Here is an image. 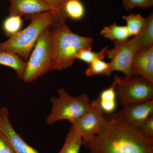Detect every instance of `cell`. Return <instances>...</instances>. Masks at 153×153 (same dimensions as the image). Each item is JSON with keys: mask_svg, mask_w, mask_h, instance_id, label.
Segmentation results:
<instances>
[{"mask_svg": "<svg viewBox=\"0 0 153 153\" xmlns=\"http://www.w3.org/2000/svg\"><path fill=\"white\" fill-rule=\"evenodd\" d=\"M83 140L76 128L71 125L63 147L58 153H79Z\"/></svg>", "mask_w": 153, "mask_h": 153, "instance_id": "cell-15", "label": "cell"}, {"mask_svg": "<svg viewBox=\"0 0 153 153\" xmlns=\"http://www.w3.org/2000/svg\"><path fill=\"white\" fill-rule=\"evenodd\" d=\"M112 83L116 98L123 106L153 100V84L139 74L115 75Z\"/></svg>", "mask_w": 153, "mask_h": 153, "instance_id": "cell-6", "label": "cell"}, {"mask_svg": "<svg viewBox=\"0 0 153 153\" xmlns=\"http://www.w3.org/2000/svg\"><path fill=\"white\" fill-rule=\"evenodd\" d=\"M100 131L82 142L88 153H153V142L117 113L104 114Z\"/></svg>", "mask_w": 153, "mask_h": 153, "instance_id": "cell-1", "label": "cell"}, {"mask_svg": "<svg viewBox=\"0 0 153 153\" xmlns=\"http://www.w3.org/2000/svg\"><path fill=\"white\" fill-rule=\"evenodd\" d=\"M0 131L8 139L16 153H39L17 134L10 122L8 110L5 107L0 110Z\"/></svg>", "mask_w": 153, "mask_h": 153, "instance_id": "cell-10", "label": "cell"}, {"mask_svg": "<svg viewBox=\"0 0 153 153\" xmlns=\"http://www.w3.org/2000/svg\"><path fill=\"white\" fill-rule=\"evenodd\" d=\"M100 106L103 112L107 113H112L116 108V101H104L100 100Z\"/></svg>", "mask_w": 153, "mask_h": 153, "instance_id": "cell-27", "label": "cell"}, {"mask_svg": "<svg viewBox=\"0 0 153 153\" xmlns=\"http://www.w3.org/2000/svg\"><path fill=\"white\" fill-rule=\"evenodd\" d=\"M23 21L21 16H10L3 23V29L7 36H11L18 33Z\"/></svg>", "mask_w": 153, "mask_h": 153, "instance_id": "cell-21", "label": "cell"}, {"mask_svg": "<svg viewBox=\"0 0 153 153\" xmlns=\"http://www.w3.org/2000/svg\"><path fill=\"white\" fill-rule=\"evenodd\" d=\"M0 153H16L10 141L0 131Z\"/></svg>", "mask_w": 153, "mask_h": 153, "instance_id": "cell-24", "label": "cell"}, {"mask_svg": "<svg viewBox=\"0 0 153 153\" xmlns=\"http://www.w3.org/2000/svg\"><path fill=\"white\" fill-rule=\"evenodd\" d=\"M86 76H94L96 75L110 76V63H107L102 60L98 59L89 64L88 68L85 71Z\"/></svg>", "mask_w": 153, "mask_h": 153, "instance_id": "cell-20", "label": "cell"}, {"mask_svg": "<svg viewBox=\"0 0 153 153\" xmlns=\"http://www.w3.org/2000/svg\"><path fill=\"white\" fill-rule=\"evenodd\" d=\"M131 73L142 76L153 85V46L137 52L132 62Z\"/></svg>", "mask_w": 153, "mask_h": 153, "instance_id": "cell-12", "label": "cell"}, {"mask_svg": "<svg viewBox=\"0 0 153 153\" xmlns=\"http://www.w3.org/2000/svg\"><path fill=\"white\" fill-rule=\"evenodd\" d=\"M44 1L50 7L53 8L55 10L66 17L64 13V7L66 2L68 0H44Z\"/></svg>", "mask_w": 153, "mask_h": 153, "instance_id": "cell-26", "label": "cell"}, {"mask_svg": "<svg viewBox=\"0 0 153 153\" xmlns=\"http://www.w3.org/2000/svg\"><path fill=\"white\" fill-rule=\"evenodd\" d=\"M52 35L53 70L68 68L74 63V56L84 48L91 47L93 38L83 37L72 32L66 20L56 21L51 26Z\"/></svg>", "mask_w": 153, "mask_h": 153, "instance_id": "cell-3", "label": "cell"}, {"mask_svg": "<svg viewBox=\"0 0 153 153\" xmlns=\"http://www.w3.org/2000/svg\"><path fill=\"white\" fill-rule=\"evenodd\" d=\"M51 26L47 27L41 33L30 54L22 79L25 82H33L53 70Z\"/></svg>", "mask_w": 153, "mask_h": 153, "instance_id": "cell-5", "label": "cell"}, {"mask_svg": "<svg viewBox=\"0 0 153 153\" xmlns=\"http://www.w3.org/2000/svg\"><path fill=\"white\" fill-rule=\"evenodd\" d=\"M66 17L54 10L48 11L30 17L31 23L25 30L0 43V52H9L28 61L38 38L45 29L59 20Z\"/></svg>", "mask_w": 153, "mask_h": 153, "instance_id": "cell-2", "label": "cell"}, {"mask_svg": "<svg viewBox=\"0 0 153 153\" xmlns=\"http://www.w3.org/2000/svg\"><path fill=\"white\" fill-rule=\"evenodd\" d=\"M114 48L109 49L106 55V57L111 60L110 62L111 73L114 71H119L125 76H131L132 62L138 52L136 38L134 36L129 40L114 41Z\"/></svg>", "mask_w": 153, "mask_h": 153, "instance_id": "cell-7", "label": "cell"}, {"mask_svg": "<svg viewBox=\"0 0 153 153\" xmlns=\"http://www.w3.org/2000/svg\"><path fill=\"white\" fill-rule=\"evenodd\" d=\"M138 46V52L149 49L153 45V13L147 19L140 33L135 36Z\"/></svg>", "mask_w": 153, "mask_h": 153, "instance_id": "cell-13", "label": "cell"}, {"mask_svg": "<svg viewBox=\"0 0 153 153\" xmlns=\"http://www.w3.org/2000/svg\"><path fill=\"white\" fill-rule=\"evenodd\" d=\"M100 34L111 41H126L130 37L126 26H119L115 22L112 25L104 27Z\"/></svg>", "mask_w": 153, "mask_h": 153, "instance_id": "cell-16", "label": "cell"}, {"mask_svg": "<svg viewBox=\"0 0 153 153\" xmlns=\"http://www.w3.org/2000/svg\"><path fill=\"white\" fill-rule=\"evenodd\" d=\"M57 93L58 97L50 99L52 108L46 119L47 124L52 125L61 120H67L71 123L81 117L88 110L91 101L85 94L73 97L63 88H59Z\"/></svg>", "mask_w": 153, "mask_h": 153, "instance_id": "cell-4", "label": "cell"}, {"mask_svg": "<svg viewBox=\"0 0 153 153\" xmlns=\"http://www.w3.org/2000/svg\"><path fill=\"white\" fill-rule=\"evenodd\" d=\"M64 12L66 18L79 20L84 17L85 7L79 0H68L64 6Z\"/></svg>", "mask_w": 153, "mask_h": 153, "instance_id": "cell-18", "label": "cell"}, {"mask_svg": "<svg viewBox=\"0 0 153 153\" xmlns=\"http://www.w3.org/2000/svg\"><path fill=\"white\" fill-rule=\"evenodd\" d=\"M123 19L126 22V27L130 36H137L143 27L146 22L145 19L140 13H131L128 16H123Z\"/></svg>", "mask_w": 153, "mask_h": 153, "instance_id": "cell-19", "label": "cell"}, {"mask_svg": "<svg viewBox=\"0 0 153 153\" xmlns=\"http://www.w3.org/2000/svg\"><path fill=\"white\" fill-rule=\"evenodd\" d=\"M117 113L129 124L140 128L153 114V100L125 105Z\"/></svg>", "mask_w": 153, "mask_h": 153, "instance_id": "cell-9", "label": "cell"}, {"mask_svg": "<svg viewBox=\"0 0 153 153\" xmlns=\"http://www.w3.org/2000/svg\"><path fill=\"white\" fill-rule=\"evenodd\" d=\"M123 6L126 11L136 7L149 8L153 7V0H122Z\"/></svg>", "mask_w": 153, "mask_h": 153, "instance_id": "cell-22", "label": "cell"}, {"mask_svg": "<svg viewBox=\"0 0 153 153\" xmlns=\"http://www.w3.org/2000/svg\"><path fill=\"white\" fill-rule=\"evenodd\" d=\"M0 65L8 66L16 72L19 79H22L27 66V62L16 54L0 52Z\"/></svg>", "mask_w": 153, "mask_h": 153, "instance_id": "cell-14", "label": "cell"}, {"mask_svg": "<svg viewBox=\"0 0 153 153\" xmlns=\"http://www.w3.org/2000/svg\"><path fill=\"white\" fill-rule=\"evenodd\" d=\"M138 129L146 138L153 142V114L148 118Z\"/></svg>", "mask_w": 153, "mask_h": 153, "instance_id": "cell-23", "label": "cell"}, {"mask_svg": "<svg viewBox=\"0 0 153 153\" xmlns=\"http://www.w3.org/2000/svg\"><path fill=\"white\" fill-rule=\"evenodd\" d=\"M109 48L105 47L98 52H92L91 47L84 48L78 51L74 55V59H79L90 64L94 61L98 59L103 60L106 57L107 53Z\"/></svg>", "mask_w": 153, "mask_h": 153, "instance_id": "cell-17", "label": "cell"}, {"mask_svg": "<svg viewBox=\"0 0 153 153\" xmlns=\"http://www.w3.org/2000/svg\"><path fill=\"white\" fill-rule=\"evenodd\" d=\"M104 112L102 109L99 98L90 102L88 109L81 117L71 123L81 134L83 141L96 135L104 124Z\"/></svg>", "mask_w": 153, "mask_h": 153, "instance_id": "cell-8", "label": "cell"}, {"mask_svg": "<svg viewBox=\"0 0 153 153\" xmlns=\"http://www.w3.org/2000/svg\"><path fill=\"white\" fill-rule=\"evenodd\" d=\"M10 1L11 4L9 8L10 16H22L25 15L33 16L48 11H56L44 0H10Z\"/></svg>", "mask_w": 153, "mask_h": 153, "instance_id": "cell-11", "label": "cell"}, {"mask_svg": "<svg viewBox=\"0 0 153 153\" xmlns=\"http://www.w3.org/2000/svg\"><path fill=\"white\" fill-rule=\"evenodd\" d=\"M100 100L104 101H114L116 100V95L114 86L112 83L109 87L104 89L101 92L100 96Z\"/></svg>", "mask_w": 153, "mask_h": 153, "instance_id": "cell-25", "label": "cell"}]
</instances>
